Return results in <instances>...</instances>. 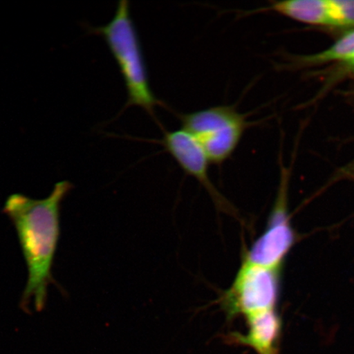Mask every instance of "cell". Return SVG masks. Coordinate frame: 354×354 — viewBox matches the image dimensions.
Wrapping results in <instances>:
<instances>
[{
	"mask_svg": "<svg viewBox=\"0 0 354 354\" xmlns=\"http://www.w3.org/2000/svg\"><path fill=\"white\" fill-rule=\"evenodd\" d=\"M337 26H354V0H330Z\"/></svg>",
	"mask_w": 354,
	"mask_h": 354,
	"instance_id": "30bf717a",
	"label": "cell"
},
{
	"mask_svg": "<svg viewBox=\"0 0 354 354\" xmlns=\"http://www.w3.org/2000/svg\"><path fill=\"white\" fill-rule=\"evenodd\" d=\"M72 188L69 181L64 180L46 198L13 194L4 205L3 212L15 225L28 272L20 303L26 313H30V304L35 311L41 312L46 308L48 286H59L52 269L60 238L61 205Z\"/></svg>",
	"mask_w": 354,
	"mask_h": 354,
	"instance_id": "6da1fadb",
	"label": "cell"
},
{
	"mask_svg": "<svg viewBox=\"0 0 354 354\" xmlns=\"http://www.w3.org/2000/svg\"><path fill=\"white\" fill-rule=\"evenodd\" d=\"M348 69H349V70H351V71H352V72H353V73H354V66H353V68H348Z\"/></svg>",
	"mask_w": 354,
	"mask_h": 354,
	"instance_id": "8fae6325",
	"label": "cell"
},
{
	"mask_svg": "<svg viewBox=\"0 0 354 354\" xmlns=\"http://www.w3.org/2000/svg\"><path fill=\"white\" fill-rule=\"evenodd\" d=\"M304 62L311 64H322L330 63V62H339L348 68L354 66V30L352 32L344 35L338 41H336L333 46H331L327 50L318 53V54L309 55L305 59Z\"/></svg>",
	"mask_w": 354,
	"mask_h": 354,
	"instance_id": "9c48e42d",
	"label": "cell"
},
{
	"mask_svg": "<svg viewBox=\"0 0 354 354\" xmlns=\"http://www.w3.org/2000/svg\"><path fill=\"white\" fill-rule=\"evenodd\" d=\"M91 32L104 39L116 61L127 88V107L136 106L154 117L155 108L161 102L150 86L142 44L132 19L129 1L119 2L109 24L91 28Z\"/></svg>",
	"mask_w": 354,
	"mask_h": 354,
	"instance_id": "7a4b0ae2",
	"label": "cell"
},
{
	"mask_svg": "<svg viewBox=\"0 0 354 354\" xmlns=\"http://www.w3.org/2000/svg\"><path fill=\"white\" fill-rule=\"evenodd\" d=\"M268 227L243 257V262L281 269L295 243V232L286 210V185L283 181Z\"/></svg>",
	"mask_w": 354,
	"mask_h": 354,
	"instance_id": "5b68a950",
	"label": "cell"
},
{
	"mask_svg": "<svg viewBox=\"0 0 354 354\" xmlns=\"http://www.w3.org/2000/svg\"><path fill=\"white\" fill-rule=\"evenodd\" d=\"M246 318L247 333L231 332L223 336L225 343L250 347L257 354H277L282 322L276 309L255 313Z\"/></svg>",
	"mask_w": 354,
	"mask_h": 354,
	"instance_id": "52a82bcc",
	"label": "cell"
},
{
	"mask_svg": "<svg viewBox=\"0 0 354 354\" xmlns=\"http://www.w3.org/2000/svg\"><path fill=\"white\" fill-rule=\"evenodd\" d=\"M183 130L196 140L209 162L223 165L236 151L249 123L234 106L221 105L180 114Z\"/></svg>",
	"mask_w": 354,
	"mask_h": 354,
	"instance_id": "3957f363",
	"label": "cell"
},
{
	"mask_svg": "<svg viewBox=\"0 0 354 354\" xmlns=\"http://www.w3.org/2000/svg\"><path fill=\"white\" fill-rule=\"evenodd\" d=\"M272 8L304 24L337 26L330 0H288L274 3Z\"/></svg>",
	"mask_w": 354,
	"mask_h": 354,
	"instance_id": "ba28073f",
	"label": "cell"
},
{
	"mask_svg": "<svg viewBox=\"0 0 354 354\" xmlns=\"http://www.w3.org/2000/svg\"><path fill=\"white\" fill-rule=\"evenodd\" d=\"M281 269L242 263L233 284L219 300L228 321L276 309Z\"/></svg>",
	"mask_w": 354,
	"mask_h": 354,
	"instance_id": "277c9868",
	"label": "cell"
},
{
	"mask_svg": "<svg viewBox=\"0 0 354 354\" xmlns=\"http://www.w3.org/2000/svg\"><path fill=\"white\" fill-rule=\"evenodd\" d=\"M161 143L183 171L196 178L205 188L219 210L227 214H234L231 203L212 183L209 175V159L201 146L192 136L183 129L166 131Z\"/></svg>",
	"mask_w": 354,
	"mask_h": 354,
	"instance_id": "8992f818",
	"label": "cell"
}]
</instances>
